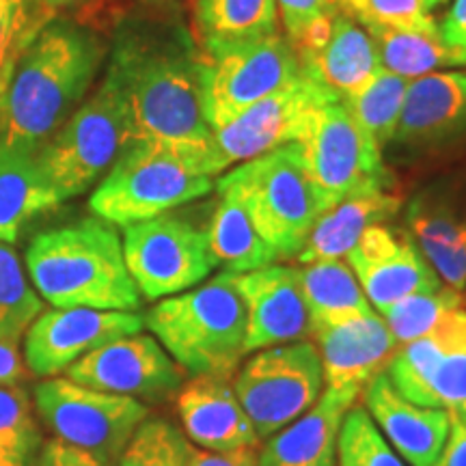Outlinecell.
<instances>
[{
  "label": "cell",
  "instance_id": "4fadbf2b",
  "mask_svg": "<svg viewBox=\"0 0 466 466\" xmlns=\"http://www.w3.org/2000/svg\"><path fill=\"white\" fill-rule=\"evenodd\" d=\"M333 91L307 72L258 104L244 110L229 124L212 132V149L218 173L238 162H248L281 145L296 143L309 116L319 106L337 102Z\"/></svg>",
  "mask_w": 466,
  "mask_h": 466
},
{
  "label": "cell",
  "instance_id": "9a60e30c",
  "mask_svg": "<svg viewBox=\"0 0 466 466\" xmlns=\"http://www.w3.org/2000/svg\"><path fill=\"white\" fill-rule=\"evenodd\" d=\"M145 319L127 311L55 309L39 313L28 326L25 363L39 378H55L104 343L141 333Z\"/></svg>",
  "mask_w": 466,
  "mask_h": 466
},
{
  "label": "cell",
  "instance_id": "ffe728a7",
  "mask_svg": "<svg viewBox=\"0 0 466 466\" xmlns=\"http://www.w3.org/2000/svg\"><path fill=\"white\" fill-rule=\"evenodd\" d=\"M360 395L378 430L408 464L432 466L451 428V419L442 408L419 406L406 400L384 371Z\"/></svg>",
  "mask_w": 466,
  "mask_h": 466
},
{
  "label": "cell",
  "instance_id": "f546056e",
  "mask_svg": "<svg viewBox=\"0 0 466 466\" xmlns=\"http://www.w3.org/2000/svg\"><path fill=\"white\" fill-rule=\"evenodd\" d=\"M201 52L277 33V0H195Z\"/></svg>",
  "mask_w": 466,
  "mask_h": 466
},
{
  "label": "cell",
  "instance_id": "816d5d0a",
  "mask_svg": "<svg viewBox=\"0 0 466 466\" xmlns=\"http://www.w3.org/2000/svg\"><path fill=\"white\" fill-rule=\"evenodd\" d=\"M464 305H466V294H464Z\"/></svg>",
  "mask_w": 466,
  "mask_h": 466
},
{
  "label": "cell",
  "instance_id": "4dcf8cb0",
  "mask_svg": "<svg viewBox=\"0 0 466 466\" xmlns=\"http://www.w3.org/2000/svg\"><path fill=\"white\" fill-rule=\"evenodd\" d=\"M374 39L380 63L401 78H421L439 67L462 66L456 52L442 44L441 33L398 31L378 25H360Z\"/></svg>",
  "mask_w": 466,
  "mask_h": 466
},
{
  "label": "cell",
  "instance_id": "ab89813d",
  "mask_svg": "<svg viewBox=\"0 0 466 466\" xmlns=\"http://www.w3.org/2000/svg\"><path fill=\"white\" fill-rule=\"evenodd\" d=\"M430 393L434 408H442L451 421L466 425V346L441 359L430 380Z\"/></svg>",
  "mask_w": 466,
  "mask_h": 466
},
{
  "label": "cell",
  "instance_id": "8d00e7d4",
  "mask_svg": "<svg viewBox=\"0 0 466 466\" xmlns=\"http://www.w3.org/2000/svg\"><path fill=\"white\" fill-rule=\"evenodd\" d=\"M190 441L167 419H145L115 466H186Z\"/></svg>",
  "mask_w": 466,
  "mask_h": 466
},
{
  "label": "cell",
  "instance_id": "c3c4849f",
  "mask_svg": "<svg viewBox=\"0 0 466 466\" xmlns=\"http://www.w3.org/2000/svg\"><path fill=\"white\" fill-rule=\"evenodd\" d=\"M39 5L46 9H50L52 14H56L58 9H69V7H78V5L86 3V0H37Z\"/></svg>",
  "mask_w": 466,
  "mask_h": 466
},
{
  "label": "cell",
  "instance_id": "52a82bcc",
  "mask_svg": "<svg viewBox=\"0 0 466 466\" xmlns=\"http://www.w3.org/2000/svg\"><path fill=\"white\" fill-rule=\"evenodd\" d=\"M132 143L130 110L113 74L39 149V165L58 203L91 188Z\"/></svg>",
  "mask_w": 466,
  "mask_h": 466
},
{
  "label": "cell",
  "instance_id": "5bb4252c",
  "mask_svg": "<svg viewBox=\"0 0 466 466\" xmlns=\"http://www.w3.org/2000/svg\"><path fill=\"white\" fill-rule=\"evenodd\" d=\"M69 380L97 391L145 401H167L184 387L186 371L151 335L134 333L104 343L66 371Z\"/></svg>",
  "mask_w": 466,
  "mask_h": 466
},
{
  "label": "cell",
  "instance_id": "d4e9b609",
  "mask_svg": "<svg viewBox=\"0 0 466 466\" xmlns=\"http://www.w3.org/2000/svg\"><path fill=\"white\" fill-rule=\"evenodd\" d=\"M400 209L401 197L389 188L346 197L318 218L296 259L300 264H313L346 258L370 227L389 223Z\"/></svg>",
  "mask_w": 466,
  "mask_h": 466
},
{
  "label": "cell",
  "instance_id": "7402d4cb",
  "mask_svg": "<svg viewBox=\"0 0 466 466\" xmlns=\"http://www.w3.org/2000/svg\"><path fill=\"white\" fill-rule=\"evenodd\" d=\"M175 400L184 434L201 450L229 451L259 447V436L227 378L192 376Z\"/></svg>",
  "mask_w": 466,
  "mask_h": 466
},
{
  "label": "cell",
  "instance_id": "8992f818",
  "mask_svg": "<svg viewBox=\"0 0 466 466\" xmlns=\"http://www.w3.org/2000/svg\"><path fill=\"white\" fill-rule=\"evenodd\" d=\"M217 192L240 201L259 236L283 259L299 258L318 218L330 208L296 143L242 162L218 179Z\"/></svg>",
  "mask_w": 466,
  "mask_h": 466
},
{
  "label": "cell",
  "instance_id": "bcb514c9",
  "mask_svg": "<svg viewBox=\"0 0 466 466\" xmlns=\"http://www.w3.org/2000/svg\"><path fill=\"white\" fill-rule=\"evenodd\" d=\"M432 466H466V425L451 421L445 445Z\"/></svg>",
  "mask_w": 466,
  "mask_h": 466
},
{
  "label": "cell",
  "instance_id": "d6986e66",
  "mask_svg": "<svg viewBox=\"0 0 466 466\" xmlns=\"http://www.w3.org/2000/svg\"><path fill=\"white\" fill-rule=\"evenodd\" d=\"M311 339L318 343L324 387L359 393L384 371L400 348L384 318L376 311L341 324L313 326Z\"/></svg>",
  "mask_w": 466,
  "mask_h": 466
},
{
  "label": "cell",
  "instance_id": "74e56055",
  "mask_svg": "<svg viewBox=\"0 0 466 466\" xmlns=\"http://www.w3.org/2000/svg\"><path fill=\"white\" fill-rule=\"evenodd\" d=\"M337 5L359 25L439 33V25L430 15V9H425L423 0H337Z\"/></svg>",
  "mask_w": 466,
  "mask_h": 466
},
{
  "label": "cell",
  "instance_id": "7a4b0ae2",
  "mask_svg": "<svg viewBox=\"0 0 466 466\" xmlns=\"http://www.w3.org/2000/svg\"><path fill=\"white\" fill-rule=\"evenodd\" d=\"M104 55L89 28L50 20L17 58L0 97V141L42 147L83 102Z\"/></svg>",
  "mask_w": 466,
  "mask_h": 466
},
{
  "label": "cell",
  "instance_id": "f6af8a7d",
  "mask_svg": "<svg viewBox=\"0 0 466 466\" xmlns=\"http://www.w3.org/2000/svg\"><path fill=\"white\" fill-rule=\"evenodd\" d=\"M31 376L25 360L20 357L17 341L0 339V384L3 387H22Z\"/></svg>",
  "mask_w": 466,
  "mask_h": 466
},
{
  "label": "cell",
  "instance_id": "7dc6e473",
  "mask_svg": "<svg viewBox=\"0 0 466 466\" xmlns=\"http://www.w3.org/2000/svg\"><path fill=\"white\" fill-rule=\"evenodd\" d=\"M0 466H37V453H15L3 460Z\"/></svg>",
  "mask_w": 466,
  "mask_h": 466
},
{
  "label": "cell",
  "instance_id": "f35d334b",
  "mask_svg": "<svg viewBox=\"0 0 466 466\" xmlns=\"http://www.w3.org/2000/svg\"><path fill=\"white\" fill-rule=\"evenodd\" d=\"M0 447L14 453H35L42 447L31 398L22 387L0 384Z\"/></svg>",
  "mask_w": 466,
  "mask_h": 466
},
{
  "label": "cell",
  "instance_id": "8fae6325",
  "mask_svg": "<svg viewBox=\"0 0 466 466\" xmlns=\"http://www.w3.org/2000/svg\"><path fill=\"white\" fill-rule=\"evenodd\" d=\"M296 147L330 208L359 192L389 188L382 149L337 100L309 116Z\"/></svg>",
  "mask_w": 466,
  "mask_h": 466
},
{
  "label": "cell",
  "instance_id": "836d02e7",
  "mask_svg": "<svg viewBox=\"0 0 466 466\" xmlns=\"http://www.w3.org/2000/svg\"><path fill=\"white\" fill-rule=\"evenodd\" d=\"M458 307H466L462 291L442 285L436 291H421V294L406 296L380 316L393 333L398 346H404V343L432 333L434 326L445 318V313Z\"/></svg>",
  "mask_w": 466,
  "mask_h": 466
},
{
  "label": "cell",
  "instance_id": "60d3db41",
  "mask_svg": "<svg viewBox=\"0 0 466 466\" xmlns=\"http://www.w3.org/2000/svg\"><path fill=\"white\" fill-rule=\"evenodd\" d=\"M285 28V39L294 46L316 22L339 11L337 0H277Z\"/></svg>",
  "mask_w": 466,
  "mask_h": 466
},
{
  "label": "cell",
  "instance_id": "f907efd6",
  "mask_svg": "<svg viewBox=\"0 0 466 466\" xmlns=\"http://www.w3.org/2000/svg\"><path fill=\"white\" fill-rule=\"evenodd\" d=\"M35 453H37V451H35ZM9 456H15V453L14 451H7V450H5V447H0V462H3V460H7Z\"/></svg>",
  "mask_w": 466,
  "mask_h": 466
},
{
  "label": "cell",
  "instance_id": "9c48e42d",
  "mask_svg": "<svg viewBox=\"0 0 466 466\" xmlns=\"http://www.w3.org/2000/svg\"><path fill=\"white\" fill-rule=\"evenodd\" d=\"M299 74V55L279 33L203 52V116L209 130L227 126Z\"/></svg>",
  "mask_w": 466,
  "mask_h": 466
},
{
  "label": "cell",
  "instance_id": "3957f363",
  "mask_svg": "<svg viewBox=\"0 0 466 466\" xmlns=\"http://www.w3.org/2000/svg\"><path fill=\"white\" fill-rule=\"evenodd\" d=\"M26 270L35 289L56 309H141V291L127 272L119 233L102 218L35 236L26 250Z\"/></svg>",
  "mask_w": 466,
  "mask_h": 466
},
{
  "label": "cell",
  "instance_id": "83f0119b",
  "mask_svg": "<svg viewBox=\"0 0 466 466\" xmlns=\"http://www.w3.org/2000/svg\"><path fill=\"white\" fill-rule=\"evenodd\" d=\"M206 236L214 264L229 275H247L279 259L275 248L255 229L253 220L240 206V201L225 192H218V201L206 227Z\"/></svg>",
  "mask_w": 466,
  "mask_h": 466
},
{
  "label": "cell",
  "instance_id": "ba28073f",
  "mask_svg": "<svg viewBox=\"0 0 466 466\" xmlns=\"http://www.w3.org/2000/svg\"><path fill=\"white\" fill-rule=\"evenodd\" d=\"M233 391L259 441L296 421L319 400L324 371L311 339L258 350L233 376Z\"/></svg>",
  "mask_w": 466,
  "mask_h": 466
},
{
  "label": "cell",
  "instance_id": "cb8c5ba5",
  "mask_svg": "<svg viewBox=\"0 0 466 466\" xmlns=\"http://www.w3.org/2000/svg\"><path fill=\"white\" fill-rule=\"evenodd\" d=\"M299 61L302 72L333 91L339 100L357 93L384 69L374 39L341 9L333 20L329 42L316 52L299 56Z\"/></svg>",
  "mask_w": 466,
  "mask_h": 466
},
{
  "label": "cell",
  "instance_id": "681fc988",
  "mask_svg": "<svg viewBox=\"0 0 466 466\" xmlns=\"http://www.w3.org/2000/svg\"><path fill=\"white\" fill-rule=\"evenodd\" d=\"M442 3H447V0H423L425 9H434V7H439V5H442Z\"/></svg>",
  "mask_w": 466,
  "mask_h": 466
},
{
  "label": "cell",
  "instance_id": "7bdbcfd3",
  "mask_svg": "<svg viewBox=\"0 0 466 466\" xmlns=\"http://www.w3.org/2000/svg\"><path fill=\"white\" fill-rule=\"evenodd\" d=\"M186 466H259L258 447H242L229 451H209L192 447Z\"/></svg>",
  "mask_w": 466,
  "mask_h": 466
},
{
  "label": "cell",
  "instance_id": "30bf717a",
  "mask_svg": "<svg viewBox=\"0 0 466 466\" xmlns=\"http://www.w3.org/2000/svg\"><path fill=\"white\" fill-rule=\"evenodd\" d=\"M39 419L69 445L93 453L104 464L115 466L149 415L143 401L83 387L69 378H48L35 387Z\"/></svg>",
  "mask_w": 466,
  "mask_h": 466
},
{
  "label": "cell",
  "instance_id": "ee69618b",
  "mask_svg": "<svg viewBox=\"0 0 466 466\" xmlns=\"http://www.w3.org/2000/svg\"><path fill=\"white\" fill-rule=\"evenodd\" d=\"M441 39L447 48L456 52L466 66V0H456L450 14L445 15L442 25L439 26Z\"/></svg>",
  "mask_w": 466,
  "mask_h": 466
},
{
  "label": "cell",
  "instance_id": "277c9868",
  "mask_svg": "<svg viewBox=\"0 0 466 466\" xmlns=\"http://www.w3.org/2000/svg\"><path fill=\"white\" fill-rule=\"evenodd\" d=\"M214 175L218 167L209 149L134 141L97 184L89 206L106 223L127 227L209 195Z\"/></svg>",
  "mask_w": 466,
  "mask_h": 466
},
{
  "label": "cell",
  "instance_id": "e575fe53",
  "mask_svg": "<svg viewBox=\"0 0 466 466\" xmlns=\"http://www.w3.org/2000/svg\"><path fill=\"white\" fill-rule=\"evenodd\" d=\"M335 456L339 466H406L360 404H354L343 417Z\"/></svg>",
  "mask_w": 466,
  "mask_h": 466
},
{
  "label": "cell",
  "instance_id": "1f68e13d",
  "mask_svg": "<svg viewBox=\"0 0 466 466\" xmlns=\"http://www.w3.org/2000/svg\"><path fill=\"white\" fill-rule=\"evenodd\" d=\"M406 86V78L382 69L357 93L339 102L352 115V119L363 127V132L370 134L380 145V149H384L389 143H393L395 130H398Z\"/></svg>",
  "mask_w": 466,
  "mask_h": 466
},
{
  "label": "cell",
  "instance_id": "b9f144b4",
  "mask_svg": "<svg viewBox=\"0 0 466 466\" xmlns=\"http://www.w3.org/2000/svg\"><path fill=\"white\" fill-rule=\"evenodd\" d=\"M37 466H108L93 453L69 445L61 439L42 442L37 451Z\"/></svg>",
  "mask_w": 466,
  "mask_h": 466
},
{
  "label": "cell",
  "instance_id": "44dd1931",
  "mask_svg": "<svg viewBox=\"0 0 466 466\" xmlns=\"http://www.w3.org/2000/svg\"><path fill=\"white\" fill-rule=\"evenodd\" d=\"M466 137V74L432 72L406 86L393 141L415 149Z\"/></svg>",
  "mask_w": 466,
  "mask_h": 466
},
{
  "label": "cell",
  "instance_id": "7c38bea8",
  "mask_svg": "<svg viewBox=\"0 0 466 466\" xmlns=\"http://www.w3.org/2000/svg\"><path fill=\"white\" fill-rule=\"evenodd\" d=\"M121 244L127 272L147 300L182 294L217 268L206 229L171 212L124 227Z\"/></svg>",
  "mask_w": 466,
  "mask_h": 466
},
{
  "label": "cell",
  "instance_id": "4316f807",
  "mask_svg": "<svg viewBox=\"0 0 466 466\" xmlns=\"http://www.w3.org/2000/svg\"><path fill=\"white\" fill-rule=\"evenodd\" d=\"M466 346V307L451 309L445 318L434 326L432 333L404 343L384 367V374L406 400L419 406L434 408L430 380L436 365L451 350Z\"/></svg>",
  "mask_w": 466,
  "mask_h": 466
},
{
  "label": "cell",
  "instance_id": "603a6c76",
  "mask_svg": "<svg viewBox=\"0 0 466 466\" xmlns=\"http://www.w3.org/2000/svg\"><path fill=\"white\" fill-rule=\"evenodd\" d=\"M359 398V391L324 387L305 415L266 439L259 466H335L341 421Z\"/></svg>",
  "mask_w": 466,
  "mask_h": 466
},
{
  "label": "cell",
  "instance_id": "d590c367",
  "mask_svg": "<svg viewBox=\"0 0 466 466\" xmlns=\"http://www.w3.org/2000/svg\"><path fill=\"white\" fill-rule=\"evenodd\" d=\"M50 20H55V14L37 0H0V97L17 58Z\"/></svg>",
  "mask_w": 466,
  "mask_h": 466
},
{
  "label": "cell",
  "instance_id": "484cf974",
  "mask_svg": "<svg viewBox=\"0 0 466 466\" xmlns=\"http://www.w3.org/2000/svg\"><path fill=\"white\" fill-rule=\"evenodd\" d=\"M39 149L0 141V242L17 240L22 227L61 206L39 165Z\"/></svg>",
  "mask_w": 466,
  "mask_h": 466
},
{
  "label": "cell",
  "instance_id": "ac0fdd59",
  "mask_svg": "<svg viewBox=\"0 0 466 466\" xmlns=\"http://www.w3.org/2000/svg\"><path fill=\"white\" fill-rule=\"evenodd\" d=\"M247 305V354L281 343L311 339V316L299 268L266 266L236 277Z\"/></svg>",
  "mask_w": 466,
  "mask_h": 466
},
{
  "label": "cell",
  "instance_id": "e0dca14e",
  "mask_svg": "<svg viewBox=\"0 0 466 466\" xmlns=\"http://www.w3.org/2000/svg\"><path fill=\"white\" fill-rule=\"evenodd\" d=\"M406 231L447 288L466 289V179L419 190L406 206Z\"/></svg>",
  "mask_w": 466,
  "mask_h": 466
},
{
  "label": "cell",
  "instance_id": "f1b7e54d",
  "mask_svg": "<svg viewBox=\"0 0 466 466\" xmlns=\"http://www.w3.org/2000/svg\"><path fill=\"white\" fill-rule=\"evenodd\" d=\"M302 296L313 326L341 324L374 313L357 275L341 259L305 264L299 270Z\"/></svg>",
  "mask_w": 466,
  "mask_h": 466
},
{
  "label": "cell",
  "instance_id": "d6a6232c",
  "mask_svg": "<svg viewBox=\"0 0 466 466\" xmlns=\"http://www.w3.org/2000/svg\"><path fill=\"white\" fill-rule=\"evenodd\" d=\"M42 311L44 302L28 283L20 258L0 242V339H20Z\"/></svg>",
  "mask_w": 466,
  "mask_h": 466
},
{
  "label": "cell",
  "instance_id": "6da1fadb",
  "mask_svg": "<svg viewBox=\"0 0 466 466\" xmlns=\"http://www.w3.org/2000/svg\"><path fill=\"white\" fill-rule=\"evenodd\" d=\"M201 63L203 52L175 20H134L116 31L106 72L126 96L132 143L162 141L214 154Z\"/></svg>",
  "mask_w": 466,
  "mask_h": 466
},
{
  "label": "cell",
  "instance_id": "5b68a950",
  "mask_svg": "<svg viewBox=\"0 0 466 466\" xmlns=\"http://www.w3.org/2000/svg\"><path fill=\"white\" fill-rule=\"evenodd\" d=\"M238 275L220 272L201 288L160 300L145 326L186 374L229 378L247 354V305Z\"/></svg>",
  "mask_w": 466,
  "mask_h": 466
},
{
  "label": "cell",
  "instance_id": "2e32d148",
  "mask_svg": "<svg viewBox=\"0 0 466 466\" xmlns=\"http://www.w3.org/2000/svg\"><path fill=\"white\" fill-rule=\"evenodd\" d=\"M346 258L370 305L380 313L406 296L445 285L410 233L387 223L370 227Z\"/></svg>",
  "mask_w": 466,
  "mask_h": 466
}]
</instances>
